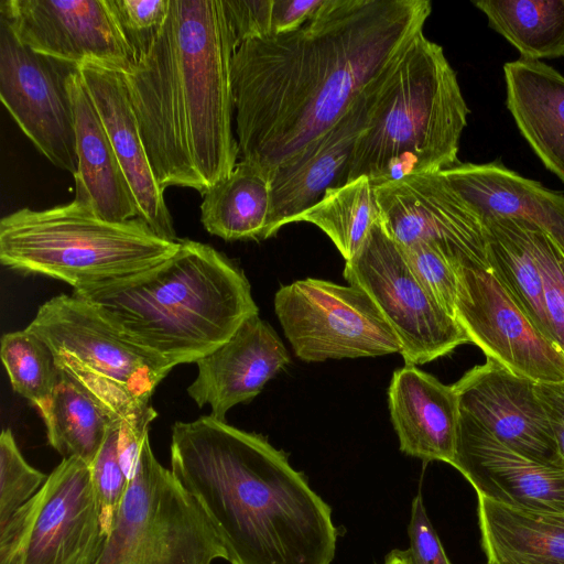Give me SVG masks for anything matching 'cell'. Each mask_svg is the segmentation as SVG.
<instances>
[{
	"mask_svg": "<svg viewBox=\"0 0 564 564\" xmlns=\"http://www.w3.org/2000/svg\"><path fill=\"white\" fill-rule=\"evenodd\" d=\"M178 240L162 238L140 218L106 220L74 198L2 217L0 261L11 270L59 280L77 290L152 269L176 252Z\"/></svg>",
	"mask_w": 564,
	"mask_h": 564,
	"instance_id": "cell-6",
	"label": "cell"
},
{
	"mask_svg": "<svg viewBox=\"0 0 564 564\" xmlns=\"http://www.w3.org/2000/svg\"><path fill=\"white\" fill-rule=\"evenodd\" d=\"M119 426L120 422L108 431L96 457L89 464L93 487L106 536L111 529L129 484L119 458Z\"/></svg>",
	"mask_w": 564,
	"mask_h": 564,
	"instance_id": "cell-34",
	"label": "cell"
},
{
	"mask_svg": "<svg viewBox=\"0 0 564 564\" xmlns=\"http://www.w3.org/2000/svg\"><path fill=\"white\" fill-rule=\"evenodd\" d=\"M507 108L545 167L564 183V76L540 61L503 65Z\"/></svg>",
	"mask_w": 564,
	"mask_h": 564,
	"instance_id": "cell-24",
	"label": "cell"
},
{
	"mask_svg": "<svg viewBox=\"0 0 564 564\" xmlns=\"http://www.w3.org/2000/svg\"><path fill=\"white\" fill-rule=\"evenodd\" d=\"M452 466L477 496L518 509L564 513V466L512 451L460 410Z\"/></svg>",
	"mask_w": 564,
	"mask_h": 564,
	"instance_id": "cell-17",
	"label": "cell"
},
{
	"mask_svg": "<svg viewBox=\"0 0 564 564\" xmlns=\"http://www.w3.org/2000/svg\"><path fill=\"white\" fill-rule=\"evenodd\" d=\"M536 392L547 413L560 454L564 459V382L536 383Z\"/></svg>",
	"mask_w": 564,
	"mask_h": 564,
	"instance_id": "cell-40",
	"label": "cell"
},
{
	"mask_svg": "<svg viewBox=\"0 0 564 564\" xmlns=\"http://www.w3.org/2000/svg\"><path fill=\"white\" fill-rule=\"evenodd\" d=\"M0 356L12 389L41 412L57 380L58 369L50 347L25 328L2 336Z\"/></svg>",
	"mask_w": 564,
	"mask_h": 564,
	"instance_id": "cell-31",
	"label": "cell"
},
{
	"mask_svg": "<svg viewBox=\"0 0 564 564\" xmlns=\"http://www.w3.org/2000/svg\"><path fill=\"white\" fill-rule=\"evenodd\" d=\"M524 221L541 274L550 336L564 352V252L542 228L532 221Z\"/></svg>",
	"mask_w": 564,
	"mask_h": 564,
	"instance_id": "cell-32",
	"label": "cell"
},
{
	"mask_svg": "<svg viewBox=\"0 0 564 564\" xmlns=\"http://www.w3.org/2000/svg\"><path fill=\"white\" fill-rule=\"evenodd\" d=\"M227 552L209 518L171 469L155 458L149 435L95 564H212Z\"/></svg>",
	"mask_w": 564,
	"mask_h": 564,
	"instance_id": "cell-8",
	"label": "cell"
},
{
	"mask_svg": "<svg viewBox=\"0 0 564 564\" xmlns=\"http://www.w3.org/2000/svg\"><path fill=\"white\" fill-rule=\"evenodd\" d=\"M455 318L486 358L536 383L564 382V352L516 304L488 267L453 263Z\"/></svg>",
	"mask_w": 564,
	"mask_h": 564,
	"instance_id": "cell-12",
	"label": "cell"
},
{
	"mask_svg": "<svg viewBox=\"0 0 564 564\" xmlns=\"http://www.w3.org/2000/svg\"><path fill=\"white\" fill-rule=\"evenodd\" d=\"M109 3L134 57L148 46L170 7V0H109Z\"/></svg>",
	"mask_w": 564,
	"mask_h": 564,
	"instance_id": "cell-36",
	"label": "cell"
},
{
	"mask_svg": "<svg viewBox=\"0 0 564 564\" xmlns=\"http://www.w3.org/2000/svg\"><path fill=\"white\" fill-rule=\"evenodd\" d=\"M78 72L131 189L138 218L162 238L177 241L164 189L150 164L122 73L90 63L78 66Z\"/></svg>",
	"mask_w": 564,
	"mask_h": 564,
	"instance_id": "cell-20",
	"label": "cell"
},
{
	"mask_svg": "<svg viewBox=\"0 0 564 564\" xmlns=\"http://www.w3.org/2000/svg\"><path fill=\"white\" fill-rule=\"evenodd\" d=\"M400 248L416 279L455 318L458 282L451 260L438 248L426 242Z\"/></svg>",
	"mask_w": 564,
	"mask_h": 564,
	"instance_id": "cell-35",
	"label": "cell"
},
{
	"mask_svg": "<svg viewBox=\"0 0 564 564\" xmlns=\"http://www.w3.org/2000/svg\"><path fill=\"white\" fill-rule=\"evenodd\" d=\"M378 83L332 128L270 171L271 215L267 239L283 226L296 223L328 189L347 184L355 145L367 126L370 99Z\"/></svg>",
	"mask_w": 564,
	"mask_h": 564,
	"instance_id": "cell-18",
	"label": "cell"
},
{
	"mask_svg": "<svg viewBox=\"0 0 564 564\" xmlns=\"http://www.w3.org/2000/svg\"><path fill=\"white\" fill-rule=\"evenodd\" d=\"M236 48L223 0H170L164 22L122 73L162 189L203 195L236 166Z\"/></svg>",
	"mask_w": 564,
	"mask_h": 564,
	"instance_id": "cell-2",
	"label": "cell"
},
{
	"mask_svg": "<svg viewBox=\"0 0 564 564\" xmlns=\"http://www.w3.org/2000/svg\"><path fill=\"white\" fill-rule=\"evenodd\" d=\"M48 475L21 454L11 429L0 435V528L44 485Z\"/></svg>",
	"mask_w": 564,
	"mask_h": 564,
	"instance_id": "cell-33",
	"label": "cell"
},
{
	"mask_svg": "<svg viewBox=\"0 0 564 564\" xmlns=\"http://www.w3.org/2000/svg\"><path fill=\"white\" fill-rule=\"evenodd\" d=\"M488 24L521 54L539 61L564 56V0L473 1Z\"/></svg>",
	"mask_w": 564,
	"mask_h": 564,
	"instance_id": "cell-29",
	"label": "cell"
},
{
	"mask_svg": "<svg viewBox=\"0 0 564 564\" xmlns=\"http://www.w3.org/2000/svg\"><path fill=\"white\" fill-rule=\"evenodd\" d=\"M441 172L481 219L512 216L532 221L564 252V194L525 178L500 162H458Z\"/></svg>",
	"mask_w": 564,
	"mask_h": 564,
	"instance_id": "cell-23",
	"label": "cell"
},
{
	"mask_svg": "<svg viewBox=\"0 0 564 564\" xmlns=\"http://www.w3.org/2000/svg\"><path fill=\"white\" fill-rule=\"evenodd\" d=\"M274 310L293 351L306 362L401 351L394 330L357 285L297 280L279 289Z\"/></svg>",
	"mask_w": 564,
	"mask_h": 564,
	"instance_id": "cell-10",
	"label": "cell"
},
{
	"mask_svg": "<svg viewBox=\"0 0 564 564\" xmlns=\"http://www.w3.org/2000/svg\"><path fill=\"white\" fill-rule=\"evenodd\" d=\"M373 188L381 224L400 247L426 242L452 263L490 268L481 218L442 172L412 174Z\"/></svg>",
	"mask_w": 564,
	"mask_h": 564,
	"instance_id": "cell-14",
	"label": "cell"
},
{
	"mask_svg": "<svg viewBox=\"0 0 564 564\" xmlns=\"http://www.w3.org/2000/svg\"><path fill=\"white\" fill-rule=\"evenodd\" d=\"M270 215V174L246 160L203 194L200 221L226 241L267 239Z\"/></svg>",
	"mask_w": 564,
	"mask_h": 564,
	"instance_id": "cell-26",
	"label": "cell"
},
{
	"mask_svg": "<svg viewBox=\"0 0 564 564\" xmlns=\"http://www.w3.org/2000/svg\"><path fill=\"white\" fill-rule=\"evenodd\" d=\"M431 11L429 0H325L300 29L242 43L231 62L241 159L270 174L332 128Z\"/></svg>",
	"mask_w": 564,
	"mask_h": 564,
	"instance_id": "cell-1",
	"label": "cell"
},
{
	"mask_svg": "<svg viewBox=\"0 0 564 564\" xmlns=\"http://www.w3.org/2000/svg\"><path fill=\"white\" fill-rule=\"evenodd\" d=\"M344 278L368 293L394 330L405 365H423L469 343L451 316L412 272L399 245L381 220L359 252L345 261Z\"/></svg>",
	"mask_w": 564,
	"mask_h": 564,
	"instance_id": "cell-11",
	"label": "cell"
},
{
	"mask_svg": "<svg viewBox=\"0 0 564 564\" xmlns=\"http://www.w3.org/2000/svg\"><path fill=\"white\" fill-rule=\"evenodd\" d=\"M223 4L237 48L245 42L272 36L273 0H223Z\"/></svg>",
	"mask_w": 564,
	"mask_h": 564,
	"instance_id": "cell-37",
	"label": "cell"
},
{
	"mask_svg": "<svg viewBox=\"0 0 564 564\" xmlns=\"http://www.w3.org/2000/svg\"><path fill=\"white\" fill-rule=\"evenodd\" d=\"M388 405L402 453L452 465L459 421L453 384L442 383L414 365H404L392 375Z\"/></svg>",
	"mask_w": 564,
	"mask_h": 564,
	"instance_id": "cell-21",
	"label": "cell"
},
{
	"mask_svg": "<svg viewBox=\"0 0 564 564\" xmlns=\"http://www.w3.org/2000/svg\"><path fill=\"white\" fill-rule=\"evenodd\" d=\"M453 387L459 410L499 442L535 462L564 466L536 382L486 358Z\"/></svg>",
	"mask_w": 564,
	"mask_h": 564,
	"instance_id": "cell-16",
	"label": "cell"
},
{
	"mask_svg": "<svg viewBox=\"0 0 564 564\" xmlns=\"http://www.w3.org/2000/svg\"><path fill=\"white\" fill-rule=\"evenodd\" d=\"M67 84L75 119V199L109 221L138 218L133 195L78 68Z\"/></svg>",
	"mask_w": 564,
	"mask_h": 564,
	"instance_id": "cell-22",
	"label": "cell"
},
{
	"mask_svg": "<svg viewBox=\"0 0 564 564\" xmlns=\"http://www.w3.org/2000/svg\"><path fill=\"white\" fill-rule=\"evenodd\" d=\"M40 413L50 445L63 458L77 457L87 464L96 457L108 431L119 423L94 395L61 369L52 397Z\"/></svg>",
	"mask_w": 564,
	"mask_h": 564,
	"instance_id": "cell-27",
	"label": "cell"
},
{
	"mask_svg": "<svg viewBox=\"0 0 564 564\" xmlns=\"http://www.w3.org/2000/svg\"><path fill=\"white\" fill-rule=\"evenodd\" d=\"M77 67L34 52L0 19V98L23 133L56 167L77 171L68 77Z\"/></svg>",
	"mask_w": 564,
	"mask_h": 564,
	"instance_id": "cell-13",
	"label": "cell"
},
{
	"mask_svg": "<svg viewBox=\"0 0 564 564\" xmlns=\"http://www.w3.org/2000/svg\"><path fill=\"white\" fill-rule=\"evenodd\" d=\"M468 113L443 47L419 32L372 93L348 182L366 176L376 187L455 165Z\"/></svg>",
	"mask_w": 564,
	"mask_h": 564,
	"instance_id": "cell-5",
	"label": "cell"
},
{
	"mask_svg": "<svg viewBox=\"0 0 564 564\" xmlns=\"http://www.w3.org/2000/svg\"><path fill=\"white\" fill-rule=\"evenodd\" d=\"M53 352L55 365L119 422H152L150 403L173 366L139 345L87 301L59 294L44 302L26 327Z\"/></svg>",
	"mask_w": 564,
	"mask_h": 564,
	"instance_id": "cell-7",
	"label": "cell"
},
{
	"mask_svg": "<svg viewBox=\"0 0 564 564\" xmlns=\"http://www.w3.org/2000/svg\"><path fill=\"white\" fill-rule=\"evenodd\" d=\"M383 564H410L405 550H392L390 551Z\"/></svg>",
	"mask_w": 564,
	"mask_h": 564,
	"instance_id": "cell-41",
	"label": "cell"
},
{
	"mask_svg": "<svg viewBox=\"0 0 564 564\" xmlns=\"http://www.w3.org/2000/svg\"><path fill=\"white\" fill-rule=\"evenodd\" d=\"M171 470L209 518L230 564H330V507L262 435L204 415L172 427Z\"/></svg>",
	"mask_w": 564,
	"mask_h": 564,
	"instance_id": "cell-3",
	"label": "cell"
},
{
	"mask_svg": "<svg viewBox=\"0 0 564 564\" xmlns=\"http://www.w3.org/2000/svg\"><path fill=\"white\" fill-rule=\"evenodd\" d=\"M325 0H273V34L300 29L324 4Z\"/></svg>",
	"mask_w": 564,
	"mask_h": 564,
	"instance_id": "cell-39",
	"label": "cell"
},
{
	"mask_svg": "<svg viewBox=\"0 0 564 564\" xmlns=\"http://www.w3.org/2000/svg\"><path fill=\"white\" fill-rule=\"evenodd\" d=\"M147 271L73 291L173 367L197 362L259 314L243 271L209 245L180 239Z\"/></svg>",
	"mask_w": 564,
	"mask_h": 564,
	"instance_id": "cell-4",
	"label": "cell"
},
{
	"mask_svg": "<svg viewBox=\"0 0 564 564\" xmlns=\"http://www.w3.org/2000/svg\"><path fill=\"white\" fill-rule=\"evenodd\" d=\"M408 534L410 564H452L426 513L421 491L412 500Z\"/></svg>",
	"mask_w": 564,
	"mask_h": 564,
	"instance_id": "cell-38",
	"label": "cell"
},
{
	"mask_svg": "<svg viewBox=\"0 0 564 564\" xmlns=\"http://www.w3.org/2000/svg\"><path fill=\"white\" fill-rule=\"evenodd\" d=\"M0 19L36 53L126 73L134 58L109 0H1Z\"/></svg>",
	"mask_w": 564,
	"mask_h": 564,
	"instance_id": "cell-15",
	"label": "cell"
},
{
	"mask_svg": "<svg viewBox=\"0 0 564 564\" xmlns=\"http://www.w3.org/2000/svg\"><path fill=\"white\" fill-rule=\"evenodd\" d=\"M289 361L281 338L257 314L196 362L198 373L187 393L199 408L209 405L210 415L226 421L231 408L252 400Z\"/></svg>",
	"mask_w": 564,
	"mask_h": 564,
	"instance_id": "cell-19",
	"label": "cell"
},
{
	"mask_svg": "<svg viewBox=\"0 0 564 564\" xmlns=\"http://www.w3.org/2000/svg\"><path fill=\"white\" fill-rule=\"evenodd\" d=\"M481 220L486 229L490 269L533 325L552 340L541 274L531 250L524 219L492 216Z\"/></svg>",
	"mask_w": 564,
	"mask_h": 564,
	"instance_id": "cell-28",
	"label": "cell"
},
{
	"mask_svg": "<svg viewBox=\"0 0 564 564\" xmlns=\"http://www.w3.org/2000/svg\"><path fill=\"white\" fill-rule=\"evenodd\" d=\"M487 564H564V513L518 509L478 496Z\"/></svg>",
	"mask_w": 564,
	"mask_h": 564,
	"instance_id": "cell-25",
	"label": "cell"
},
{
	"mask_svg": "<svg viewBox=\"0 0 564 564\" xmlns=\"http://www.w3.org/2000/svg\"><path fill=\"white\" fill-rule=\"evenodd\" d=\"M379 218L375 188L368 177L360 176L328 189L296 223L317 226L330 238L345 261H349L359 252Z\"/></svg>",
	"mask_w": 564,
	"mask_h": 564,
	"instance_id": "cell-30",
	"label": "cell"
},
{
	"mask_svg": "<svg viewBox=\"0 0 564 564\" xmlns=\"http://www.w3.org/2000/svg\"><path fill=\"white\" fill-rule=\"evenodd\" d=\"M105 540L89 464L63 458L0 528V564H95Z\"/></svg>",
	"mask_w": 564,
	"mask_h": 564,
	"instance_id": "cell-9",
	"label": "cell"
}]
</instances>
